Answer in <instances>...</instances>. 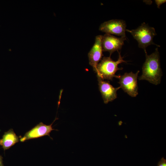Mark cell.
Instances as JSON below:
<instances>
[{"label":"cell","instance_id":"obj_7","mask_svg":"<svg viewBox=\"0 0 166 166\" xmlns=\"http://www.w3.org/2000/svg\"><path fill=\"white\" fill-rule=\"evenodd\" d=\"M126 38H117L108 34L102 35L101 40L103 52H108L111 54L116 51L120 50L124 45Z\"/></svg>","mask_w":166,"mask_h":166},{"label":"cell","instance_id":"obj_8","mask_svg":"<svg viewBox=\"0 0 166 166\" xmlns=\"http://www.w3.org/2000/svg\"><path fill=\"white\" fill-rule=\"evenodd\" d=\"M102 36L99 35L96 37L94 43L88 53L89 64L92 67L95 72L97 64L103 56L101 44Z\"/></svg>","mask_w":166,"mask_h":166},{"label":"cell","instance_id":"obj_2","mask_svg":"<svg viewBox=\"0 0 166 166\" xmlns=\"http://www.w3.org/2000/svg\"><path fill=\"white\" fill-rule=\"evenodd\" d=\"M119 57L117 61L113 60L109 57H103L97 64L96 72L97 77L103 80H113V77H116L115 73L118 70L123 69L122 68H119V64L126 61L123 60L121 56L120 52H118Z\"/></svg>","mask_w":166,"mask_h":166},{"label":"cell","instance_id":"obj_1","mask_svg":"<svg viewBox=\"0 0 166 166\" xmlns=\"http://www.w3.org/2000/svg\"><path fill=\"white\" fill-rule=\"evenodd\" d=\"M146 59L142 66V74L139 77L140 80H145L157 85L160 83L162 73L160 67V54L157 47L149 55L144 50Z\"/></svg>","mask_w":166,"mask_h":166},{"label":"cell","instance_id":"obj_10","mask_svg":"<svg viewBox=\"0 0 166 166\" xmlns=\"http://www.w3.org/2000/svg\"><path fill=\"white\" fill-rule=\"evenodd\" d=\"M19 139L12 129L5 132L0 139V145L4 151L9 149L18 142Z\"/></svg>","mask_w":166,"mask_h":166},{"label":"cell","instance_id":"obj_11","mask_svg":"<svg viewBox=\"0 0 166 166\" xmlns=\"http://www.w3.org/2000/svg\"><path fill=\"white\" fill-rule=\"evenodd\" d=\"M157 166H166V160L162 157L158 162Z\"/></svg>","mask_w":166,"mask_h":166},{"label":"cell","instance_id":"obj_4","mask_svg":"<svg viewBox=\"0 0 166 166\" xmlns=\"http://www.w3.org/2000/svg\"><path fill=\"white\" fill-rule=\"evenodd\" d=\"M139 72L138 70L135 73H125L123 75H116V77L119 79L118 83L120 88L132 97H136L138 94L137 79Z\"/></svg>","mask_w":166,"mask_h":166},{"label":"cell","instance_id":"obj_12","mask_svg":"<svg viewBox=\"0 0 166 166\" xmlns=\"http://www.w3.org/2000/svg\"><path fill=\"white\" fill-rule=\"evenodd\" d=\"M155 2L157 5V8L160 9V5L165 2L166 1L165 0H155Z\"/></svg>","mask_w":166,"mask_h":166},{"label":"cell","instance_id":"obj_9","mask_svg":"<svg viewBox=\"0 0 166 166\" xmlns=\"http://www.w3.org/2000/svg\"><path fill=\"white\" fill-rule=\"evenodd\" d=\"M99 89L104 102L107 104L116 99L117 97V91L121 88H115L111 85L109 82L104 81L97 77Z\"/></svg>","mask_w":166,"mask_h":166},{"label":"cell","instance_id":"obj_3","mask_svg":"<svg viewBox=\"0 0 166 166\" xmlns=\"http://www.w3.org/2000/svg\"><path fill=\"white\" fill-rule=\"evenodd\" d=\"M126 31L132 34L137 42L138 47L144 50H145L148 46L151 45L160 47L153 41V38L157 34L155 28L150 26L148 24L144 22L135 29L131 30L126 29Z\"/></svg>","mask_w":166,"mask_h":166},{"label":"cell","instance_id":"obj_6","mask_svg":"<svg viewBox=\"0 0 166 166\" xmlns=\"http://www.w3.org/2000/svg\"><path fill=\"white\" fill-rule=\"evenodd\" d=\"M57 119H58L56 118L50 125H46L42 122H40L26 132L23 136L20 137V141L21 142H24L28 140L46 136H48L52 139L50 136V133L53 130H57L53 128L52 126L53 124Z\"/></svg>","mask_w":166,"mask_h":166},{"label":"cell","instance_id":"obj_5","mask_svg":"<svg viewBox=\"0 0 166 166\" xmlns=\"http://www.w3.org/2000/svg\"><path fill=\"white\" fill-rule=\"evenodd\" d=\"M126 24L122 19H112L106 21L100 25L99 30L105 34H114L121 37L126 38Z\"/></svg>","mask_w":166,"mask_h":166},{"label":"cell","instance_id":"obj_13","mask_svg":"<svg viewBox=\"0 0 166 166\" xmlns=\"http://www.w3.org/2000/svg\"><path fill=\"white\" fill-rule=\"evenodd\" d=\"M0 166H4L3 164V157L0 154Z\"/></svg>","mask_w":166,"mask_h":166}]
</instances>
